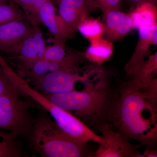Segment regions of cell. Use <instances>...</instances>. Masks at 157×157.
Returning <instances> with one entry per match:
<instances>
[{
  "mask_svg": "<svg viewBox=\"0 0 157 157\" xmlns=\"http://www.w3.org/2000/svg\"><path fill=\"white\" fill-rule=\"evenodd\" d=\"M124 88L113 115L118 132L127 140L135 139L142 145L152 146L157 140V99L130 82Z\"/></svg>",
  "mask_w": 157,
  "mask_h": 157,
  "instance_id": "obj_1",
  "label": "cell"
},
{
  "mask_svg": "<svg viewBox=\"0 0 157 157\" xmlns=\"http://www.w3.org/2000/svg\"><path fill=\"white\" fill-rule=\"evenodd\" d=\"M28 143L43 157L87 156L86 144L63 131L52 118L40 112L34 118Z\"/></svg>",
  "mask_w": 157,
  "mask_h": 157,
  "instance_id": "obj_2",
  "label": "cell"
},
{
  "mask_svg": "<svg viewBox=\"0 0 157 157\" xmlns=\"http://www.w3.org/2000/svg\"><path fill=\"white\" fill-rule=\"evenodd\" d=\"M42 93L52 103L82 121L98 123L110 109V92L105 80L86 86L81 91L75 90L63 94Z\"/></svg>",
  "mask_w": 157,
  "mask_h": 157,
  "instance_id": "obj_3",
  "label": "cell"
},
{
  "mask_svg": "<svg viewBox=\"0 0 157 157\" xmlns=\"http://www.w3.org/2000/svg\"><path fill=\"white\" fill-rule=\"evenodd\" d=\"M2 66L11 80L23 95L28 96L50 114L53 120L65 133L79 141L85 140L90 129L73 114L50 102L42 93L32 87L5 62Z\"/></svg>",
  "mask_w": 157,
  "mask_h": 157,
  "instance_id": "obj_4",
  "label": "cell"
},
{
  "mask_svg": "<svg viewBox=\"0 0 157 157\" xmlns=\"http://www.w3.org/2000/svg\"><path fill=\"white\" fill-rule=\"evenodd\" d=\"M22 95L20 92L0 95V131L28 141L34 118L29 113L27 103L21 99Z\"/></svg>",
  "mask_w": 157,
  "mask_h": 157,
  "instance_id": "obj_5",
  "label": "cell"
},
{
  "mask_svg": "<svg viewBox=\"0 0 157 157\" xmlns=\"http://www.w3.org/2000/svg\"><path fill=\"white\" fill-rule=\"evenodd\" d=\"M95 70L94 68L82 75L79 74V70H60L48 73L26 81L29 82L33 86L34 89L40 92L49 94H63L75 90V85L79 82H86L87 84L93 82L95 78L91 79V76Z\"/></svg>",
  "mask_w": 157,
  "mask_h": 157,
  "instance_id": "obj_6",
  "label": "cell"
},
{
  "mask_svg": "<svg viewBox=\"0 0 157 157\" xmlns=\"http://www.w3.org/2000/svg\"><path fill=\"white\" fill-rule=\"evenodd\" d=\"M99 129L103 140L93 157H142L137 151L138 145L131 144L119 132L113 131L109 124L103 123Z\"/></svg>",
  "mask_w": 157,
  "mask_h": 157,
  "instance_id": "obj_7",
  "label": "cell"
},
{
  "mask_svg": "<svg viewBox=\"0 0 157 157\" xmlns=\"http://www.w3.org/2000/svg\"><path fill=\"white\" fill-rule=\"evenodd\" d=\"M57 5L67 40L74 36L80 24L98 9L93 0H59Z\"/></svg>",
  "mask_w": 157,
  "mask_h": 157,
  "instance_id": "obj_8",
  "label": "cell"
},
{
  "mask_svg": "<svg viewBox=\"0 0 157 157\" xmlns=\"http://www.w3.org/2000/svg\"><path fill=\"white\" fill-rule=\"evenodd\" d=\"M46 47L43 33L36 26L12 54L17 63V74L22 75L34 63L42 59Z\"/></svg>",
  "mask_w": 157,
  "mask_h": 157,
  "instance_id": "obj_9",
  "label": "cell"
},
{
  "mask_svg": "<svg viewBox=\"0 0 157 157\" xmlns=\"http://www.w3.org/2000/svg\"><path fill=\"white\" fill-rule=\"evenodd\" d=\"M85 59L84 52L70 50L65 58L60 61L49 62L43 59L38 60L23 73L21 77L26 78L25 80L28 81L55 71H78L79 64Z\"/></svg>",
  "mask_w": 157,
  "mask_h": 157,
  "instance_id": "obj_10",
  "label": "cell"
},
{
  "mask_svg": "<svg viewBox=\"0 0 157 157\" xmlns=\"http://www.w3.org/2000/svg\"><path fill=\"white\" fill-rule=\"evenodd\" d=\"M35 26L26 19L17 20L0 26V52L13 54Z\"/></svg>",
  "mask_w": 157,
  "mask_h": 157,
  "instance_id": "obj_11",
  "label": "cell"
},
{
  "mask_svg": "<svg viewBox=\"0 0 157 157\" xmlns=\"http://www.w3.org/2000/svg\"><path fill=\"white\" fill-rule=\"evenodd\" d=\"M101 21L104 27V36L113 42L123 39L135 29L129 14L121 10H109L103 12Z\"/></svg>",
  "mask_w": 157,
  "mask_h": 157,
  "instance_id": "obj_12",
  "label": "cell"
},
{
  "mask_svg": "<svg viewBox=\"0 0 157 157\" xmlns=\"http://www.w3.org/2000/svg\"><path fill=\"white\" fill-rule=\"evenodd\" d=\"M154 26L138 30L137 45L128 61L124 67L125 72L128 76L132 77L145 61V58L150 55V47L152 45L151 36Z\"/></svg>",
  "mask_w": 157,
  "mask_h": 157,
  "instance_id": "obj_13",
  "label": "cell"
},
{
  "mask_svg": "<svg viewBox=\"0 0 157 157\" xmlns=\"http://www.w3.org/2000/svg\"><path fill=\"white\" fill-rule=\"evenodd\" d=\"M39 17L41 24L45 25L53 36V43L65 44L67 39L64 28L59 16L56 14L53 2L48 1L42 6Z\"/></svg>",
  "mask_w": 157,
  "mask_h": 157,
  "instance_id": "obj_14",
  "label": "cell"
},
{
  "mask_svg": "<svg viewBox=\"0 0 157 157\" xmlns=\"http://www.w3.org/2000/svg\"><path fill=\"white\" fill-rule=\"evenodd\" d=\"M137 30L140 29L153 27L157 25V5L150 2L139 4L130 10L129 13Z\"/></svg>",
  "mask_w": 157,
  "mask_h": 157,
  "instance_id": "obj_15",
  "label": "cell"
},
{
  "mask_svg": "<svg viewBox=\"0 0 157 157\" xmlns=\"http://www.w3.org/2000/svg\"><path fill=\"white\" fill-rule=\"evenodd\" d=\"M157 52L150 55L145 61L132 76L130 82L135 87L143 90L157 80Z\"/></svg>",
  "mask_w": 157,
  "mask_h": 157,
  "instance_id": "obj_16",
  "label": "cell"
},
{
  "mask_svg": "<svg viewBox=\"0 0 157 157\" xmlns=\"http://www.w3.org/2000/svg\"><path fill=\"white\" fill-rule=\"evenodd\" d=\"M113 53V42L106 38H103L90 42L84 54L86 59L98 66H101L109 61Z\"/></svg>",
  "mask_w": 157,
  "mask_h": 157,
  "instance_id": "obj_17",
  "label": "cell"
},
{
  "mask_svg": "<svg viewBox=\"0 0 157 157\" xmlns=\"http://www.w3.org/2000/svg\"><path fill=\"white\" fill-rule=\"evenodd\" d=\"M17 136L0 131V157H26Z\"/></svg>",
  "mask_w": 157,
  "mask_h": 157,
  "instance_id": "obj_18",
  "label": "cell"
},
{
  "mask_svg": "<svg viewBox=\"0 0 157 157\" xmlns=\"http://www.w3.org/2000/svg\"><path fill=\"white\" fill-rule=\"evenodd\" d=\"M78 30L90 42L104 38V25L99 18L86 17L78 26Z\"/></svg>",
  "mask_w": 157,
  "mask_h": 157,
  "instance_id": "obj_19",
  "label": "cell"
},
{
  "mask_svg": "<svg viewBox=\"0 0 157 157\" xmlns=\"http://www.w3.org/2000/svg\"><path fill=\"white\" fill-rule=\"evenodd\" d=\"M48 1L56 2V0H15L14 2L22 9L27 20L33 25L38 26L41 24L39 17V10Z\"/></svg>",
  "mask_w": 157,
  "mask_h": 157,
  "instance_id": "obj_20",
  "label": "cell"
},
{
  "mask_svg": "<svg viewBox=\"0 0 157 157\" xmlns=\"http://www.w3.org/2000/svg\"><path fill=\"white\" fill-rule=\"evenodd\" d=\"M26 19L22 9L14 2L0 5V26L8 23ZM27 20V19H26Z\"/></svg>",
  "mask_w": 157,
  "mask_h": 157,
  "instance_id": "obj_21",
  "label": "cell"
},
{
  "mask_svg": "<svg viewBox=\"0 0 157 157\" xmlns=\"http://www.w3.org/2000/svg\"><path fill=\"white\" fill-rule=\"evenodd\" d=\"M65 44L54 43L53 45L46 47L42 59L49 62L62 60L67 56Z\"/></svg>",
  "mask_w": 157,
  "mask_h": 157,
  "instance_id": "obj_22",
  "label": "cell"
},
{
  "mask_svg": "<svg viewBox=\"0 0 157 157\" xmlns=\"http://www.w3.org/2000/svg\"><path fill=\"white\" fill-rule=\"evenodd\" d=\"M19 92L6 70L0 64V95Z\"/></svg>",
  "mask_w": 157,
  "mask_h": 157,
  "instance_id": "obj_23",
  "label": "cell"
},
{
  "mask_svg": "<svg viewBox=\"0 0 157 157\" xmlns=\"http://www.w3.org/2000/svg\"><path fill=\"white\" fill-rule=\"evenodd\" d=\"M102 13L109 10H121L123 0H93Z\"/></svg>",
  "mask_w": 157,
  "mask_h": 157,
  "instance_id": "obj_24",
  "label": "cell"
},
{
  "mask_svg": "<svg viewBox=\"0 0 157 157\" xmlns=\"http://www.w3.org/2000/svg\"><path fill=\"white\" fill-rule=\"evenodd\" d=\"M130 6V10L138 6L139 4L144 2H150L152 4L157 5V0H127Z\"/></svg>",
  "mask_w": 157,
  "mask_h": 157,
  "instance_id": "obj_25",
  "label": "cell"
},
{
  "mask_svg": "<svg viewBox=\"0 0 157 157\" xmlns=\"http://www.w3.org/2000/svg\"><path fill=\"white\" fill-rule=\"evenodd\" d=\"M157 157V152L156 150L152 149L151 148H147L145 150L142 155V157Z\"/></svg>",
  "mask_w": 157,
  "mask_h": 157,
  "instance_id": "obj_26",
  "label": "cell"
},
{
  "mask_svg": "<svg viewBox=\"0 0 157 157\" xmlns=\"http://www.w3.org/2000/svg\"><path fill=\"white\" fill-rule=\"evenodd\" d=\"M157 25H155L152 33V45H157Z\"/></svg>",
  "mask_w": 157,
  "mask_h": 157,
  "instance_id": "obj_27",
  "label": "cell"
},
{
  "mask_svg": "<svg viewBox=\"0 0 157 157\" xmlns=\"http://www.w3.org/2000/svg\"><path fill=\"white\" fill-rule=\"evenodd\" d=\"M8 1L7 0H0V5L2 4H6L8 2Z\"/></svg>",
  "mask_w": 157,
  "mask_h": 157,
  "instance_id": "obj_28",
  "label": "cell"
},
{
  "mask_svg": "<svg viewBox=\"0 0 157 157\" xmlns=\"http://www.w3.org/2000/svg\"><path fill=\"white\" fill-rule=\"evenodd\" d=\"M7 1H10V2H14L15 0H7Z\"/></svg>",
  "mask_w": 157,
  "mask_h": 157,
  "instance_id": "obj_29",
  "label": "cell"
},
{
  "mask_svg": "<svg viewBox=\"0 0 157 157\" xmlns=\"http://www.w3.org/2000/svg\"><path fill=\"white\" fill-rule=\"evenodd\" d=\"M59 0H56V4H57V3L58 2V1Z\"/></svg>",
  "mask_w": 157,
  "mask_h": 157,
  "instance_id": "obj_30",
  "label": "cell"
}]
</instances>
